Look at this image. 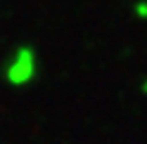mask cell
Here are the masks:
<instances>
[{
  "instance_id": "1",
  "label": "cell",
  "mask_w": 147,
  "mask_h": 144,
  "mask_svg": "<svg viewBox=\"0 0 147 144\" xmlns=\"http://www.w3.org/2000/svg\"><path fill=\"white\" fill-rule=\"evenodd\" d=\"M36 76H38V52H36V47L26 43L17 45L3 69L5 83L12 87H24V85L33 83Z\"/></svg>"
}]
</instances>
